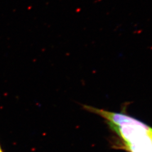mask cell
<instances>
[{
  "label": "cell",
  "mask_w": 152,
  "mask_h": 152,
  "mask_svg": "<svg viewBox=\"0 0 152 152\" xmlns=\"http://www.w3.org/2000/svg\"><path fill=\"white\" fill-rule=\"evenodd\" d=\"M0 152H3V151H2V148H1V145H0Z\"/></svg>",
  "instance_id": "7a4b0ae2"
},
{
  "label": "cell",
  "mask_w": 152,
  "mask_h": 152,
  "mask_svg": "<svg viewBox=\"0 0 152 152\" xmlns=\"http://www.w3.org/2000/svg\"><path fill=\"white\" fill-rule=\"evenodd\" d=\"M113 130L124 141L130 152H152V129L132 119L129 122L113 126Z\"/></svg>",
  "instance_id": "6da1fadb"
}]
</instances>
